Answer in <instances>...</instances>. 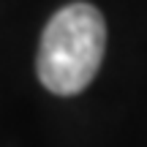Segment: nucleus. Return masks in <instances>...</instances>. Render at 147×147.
Wrapping results in <instances>:
<instances>
[{"instance_id": "nucleus-1", "label": "nucleus", "mask_w": 147, "mask_h": 147, "mask_svg": "<svg viewBox=\"0 0 147 147\" xmlns=\"http://www.w3.org/2000/svg\"><path fill=\"white\" fill-rule=\"evenodd\" d=\"M106 52V22L90 3L60 8L44 27L38 79L55 95H76L93 82Z\"/></svg>"}]
</instances>
